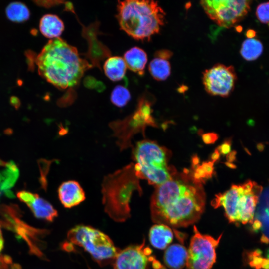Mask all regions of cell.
<instances>
[{
    "mask_svg": "<svg viewBox=\"0 0 269 269\" xmlns=\"http://www.w3.org/2000/svg\"><path fill=\"white\" fill-rule=\"evenodd\" d=\"M116 17L121 29L128 35L143 40L159 32L165 13L157 1L127 0L118 2Z\"/></svg>",
    "mask_w": 269,
    "mask_h": 269,
    "instance_id": "4",
    "label": "cell"
},
{
    "mask_svg": "<svg viewBox=\"0 0 269 269\" xmlns=\"http://www.w3.org/2000/svg\"><path fill=\"white\" fill-rule=\"evenodd\" d=\"M267 257H268V266L267 268V269H269V249H268L267 251Z\"/></svg>",
    "mask_w": 269,
    "mask_h": 269,
    "instance_id": "33",
    "label": "cell"
},
{
    "mask_svg": "<svg viewBox=\"0 0 269 269\" xmlns=\"http://www.w3.org/2000/svg\"><path fill=\"white\" fill-rule=\"evenodd\" d=\"M262 190L261 186L249 180L216 195L211 205L215 208L223 207L230 223L245 224L253 220Z\"/></svg>",
    "mask_w": 269,
    "mask_h": 269,
    "instance_id": "6",
    "label": "cell"
},
{
    "mask_svg": "<svg viewBox=\"0 0 269 269\" xmlns=\"http://www.w3.org/2000/svg\"><path fill=\"white\" fill-rule=\"evenodd\" d=\"M132 148V158L139 179H145L156 186L170 180L177 172L168 165L170 152L155 141L142 140Z\"/></svg>",
    "mask_w": 269,
    "mask_h": 269,
    "instance_id": "5",
    "label": "cell"
},
{
    "mask_svg": "<svg viewBox=\"0 0 269 269\" xmlns=\"http://www.w3.org/2000/svg\"><path fill=\"white\" fill-rule=\"evenodd\" d=\"M67 238L71 244L83 248L101 267L113 263L120 250L108 235L88 225H78L72 228Z\"/></svg>",
    "mask_w": 269,
    "mask_h": 269,
    "instance_id": "7",
    "label": "cell"
},
{
    "mask_svg": "<svg viewBox=\"0 0 269 269\" xmlns=\"http://www.w3.org/2000/svg\"><path fill=\"white\" fill-rule=\"evenodd\" d=\"M7 18L14 22L20 23L29 19L30 13L27 6L21 2H13L5 9Z\"/></svg>",
    "mask_w": 269,
    "mask_h": 269,
    "instance_id": "22",
    "label": "cell"
},
{
    "mask_svg": "<svg viewBox=\"0 0 269 269\" xmlns=\"http://www.w3.org/2000/svg\"><path fill=\"white\" fill-rule=\"evenodd\" d=\"M236 79L233 66L217 64L204 71L202 81L205 90L210 95L227 97L234 89Z\"/></svg>",
    "mask_w": 269,
    "mask_h": 269,
    "instance_id": "13",
    "label": "cell"
},
{
    "mask_svg": "<svg viewBox=\"0 0 269 269\" xmlns=\"http://www.w3.org/2000/svg\"><path fill=\"white\" fill-rule=\"evenodd\" d=\"M123 59L127 68L139 75L143 74L147 56L143 49L138 47L131 48L125 53Z\"/></svg>",
    "mask_w": 269,
    "mask_h": 269,
    "instance_id": "18",
    "label": "cell"
},
{
    "mask_svg": "<svg viewBox=\"0 0 269 269\" xmlns=\"http://www.w3.org/2000/svg\"><path fill=\"white\" fill-rule=\"evenodd\" d=\"M4 240L2 236V234L0 227V252L1 251L3 248Z\"/></svg>",
    "mask_w": 269,
    "mask_h": 269,
    "instance_id": "32",
    "label": "cell"
},
{
    "mask_svg": "<svg viewBox=\"0 0 269 269\" xmlns=\"http://www.w3.org/2000/svg\"><path fill=\"white\" fill-rule=\"evenodd\" d=\"M220 153L216 149L212 155V160L213 162H215L219 157Z\"/></svg>",
    "mask_w": 269,
    "mask_h": 269,
    "instance_id": "31",
    "label": "cell"
},
{
    "mask_svg": "<svg viewBox=\"0 0 269 269\" xmlns=\"http://www.w3.org/2000/svg\"><path fill=\"white\" fill-rule=\"evenodd\" d=\"M218 137V135L214 133H206L202 136L203 140L206 144L214 143Z\"/></svg>",
    "mask_w": 269,
    "mask_h": 269,
    "instance_id": "28",
    "label": "cell"
},
{
    "mask_svg": "<svg viewBox=\"0 0 269 269\" xmlns=\"http://www.w3.org/2000/svg\"><path fill=\"white\" fill-rule=\"evenodd\" d=\"M151 113V104L142 100L139 102L136 111L131 115L123 120L112 121L109 124L121 151L132 148L133 136L138 133H144L146 126H155Z\"/></svg>",
    "mask_w": 269,
    "mask_h": 269,
    "instance_id": "9",
    "label": "cell"
},
{
    "mask_svg": "<svg viewBox=\"0 0 269 269\" xmlns=\"http://www.w3.org/2000/svg\"><path fill=\"white\" fill-rule=\"evenodd\" d=\"M64 29L63 21L56 15H44L40 20V31L47 38L52 39L59 37Z\"/></svg>",
    "mask_w": 269,
    "mask_h": 269,
    "instance_id": "19",
    "label": "cell"
},
{
    "mask_svg": "<svg viewBox=\"0 0 269 269\" xmlns=\"http://www.w3.org/2000/svg\"><path fill=\"white\" fill-rule=\"evenodd\" d=\"M39 75L60 89L76 85L92 67L77 48L60 37L50 39L36 57Z\"/></svg>",
    "mask_w": 269,
    "mask_h": 269,
    "instance_id": "2",
    "label": "cell"
},
{
    "mask_svg": "<svg viewBox=\"0 0 269 269\" xmlns=\"http://www.w3.org/2000/svg\"><path fill=\"white\" fill-rule=\"evenodd\" d=\"M230 143L227 141L221 145L217 150L219 153L226 154L230 151Z\"/></svg>",
    "mask_w": 269,
    "mask_h": 269,
    "instance_id": "30",
    "label": "cell"
},
{
    "mask_svg": "<svg viewBox=\"0 0 269 269\" xmlns=\"http://www.w3.org/2000/svg\"><path fill=\"white\" fill-rule=\"evenodd\" d=\"M205 202L202 183L194 179L192 172H177L156 186L150 203L151 219L169 227H187L199 220Z\"/></svg>",
    "mask_w": 269,
    "mask_h": 269,
    "instance_id": "1",
    "label": "cell"
},
{
    "mask_svg": "<svg viewBox=\"0 0 269 269\" xmlns=\"http://www.w3.org/2000/svg\"><path fill=\"white\" fill-rule=\"evenodd\" d=\"M172 53L168 50H161L155 53V57L168 60L171 56Z\"/></svg>",
    "mask_w": 269,
    "mask_h": 269,
    "instance_id": "29",
    "label": "cell"
},
{
    "mask_svg": "<svg viewBox=\"0 0 269 269\" xmlns=\"http://www.w3.org/2000/svg\"><path fill=\"white\" fill-rule=\"evenodd\" d=\"M131 99V94L127 88L121 86H116L112 90L110 100L112 104L118 107H123Z\"/></svg>",
    "mask_w": 269,
    "mask_h": 269,
    "instance_id": "24",
    "label": "cell"
},
{
    "mask_svg": "<svg viewBox=\"0 0 269 269\" xmlns=\"http://www.w3.org/2000/svg\"><path fill=\"white\" fill-rule=\"evenodd\" d=\"M214 163L209 161L204 162L199 166L194 165L195 167H194V171H192L194 179L203 183L204 180L210 178L213 172Z\"/></svg>",
    "mask_w": 269,
    "mask_h": 269,
    "instance_id": "25",
    "label": "cell"
},
{
    "mask_svg": "<svg viewBox=\"0 0 269 269\" xmlns=\"http://www.w3.org/2000/svg\"><path fill=\"white\" fill-rule=\"evenodd\" d=\"M149 239L154 247L161 250L164 249L173 240V231L167 225L156 224L150 228Z\"/></svg>",
    "mask_w": 269,
    "mask_h": 269,
    "instance_id": "17",
    "label": "cell"
},
{
    "mask_svg": "<svg viewBox=\"0 0 269 269\" xmlns=\"http://www.w3.org/2000/svg\"><path fill=\"white\" fill-rule=\"evenodd\" d=\"M188 249L186 269H212L216 260V249L222 235L217 238L201 234L195 225Z\"/></svg>",
    "mask_w": 269,
    "mask_h": 269,
    "instance_id": "10",
    "label": "cell"
},
{
    "mask_svg": "<svg viewBox=\"0 0 269 269\" xmlns=\"http://www.w3.org/2000/svg\"><path fill=\"white\" fill-rule=\"evenodd\" d=\"M18 199L29 208L34 216L39 219L52 222L58 216V212L47 200L38 194L22 190L17 193Z\"/></svg>",
    "mask_w": 269,
    "mask_h": 269,
    "instance_id": "14",
    "label": "cell"
},
{
    "mask_svg": "<svg viewBox=\"0 0 269 269\" xmlns=\"http://www.w3.org/2000/svg\"><path fill=\"white\" fill-rule=\"evenodd\" d=\"M0 215L2 217L0 227L13 231L18 238L24 240L31 254L45 259L41 250L44 244L41 239L48 234V230L31 227L23 221L20 210L15 205H0Z\"/></svg>",
    "mask_w": 269,
    "mask_h": 269,
    "instance_id": "8",
    "label": "cell"
},
{
    "mask_svg": "<svg viewBox=\"0 0 269 269\" xmlns=\"http://www.w3.org/2000/svg\"><path fill=\"white\" fill-rule=\"evenodd\" d=\"M127 66L124 59L119 56H112L104 63L103 69L106 76L113 81H118L125 75Z\"/></svg>",
    "mask_w": 269,
    "mask_h": 269,
    "instance_id": "20",
    "label": "cell"
},
{
    "mask_svg": "<svg viewBox=\"0 0 269 269\" xmlns=\"http://www.w3.org/2000/svg\"><path fill=\"white\" fill-rule=\"evenodd\" d=\"M256 14L261 22L269 26V2L259 4L257 8Z\"/></svg>",
    "mask_w": 269,
    "mask_h": 269,
    "instance_id": "26",
    "label": "cell"
},
{
    "mask_svg": "<svg viewBox=\"0 0 269 269\" xmlns=\"http://www.w3.org/2000/svg\"><path fill=\"white\" fill-rule=\"evenodd\" d=\"M251 2L245 0H207L200 3L211 20L220 26L230 28L247 15Z\"/></svg>",
    "mask_w": 269,
    "mask_h": 269,
    "instance_id": "11",
    "label": "cell"
},
{
    "mask_svg": "<svg viewBox=\"0 0 269 269\" xmlns=\"http://www.w3.org/2000/svg\"><path fill=\"white\" fill-rule=\"evenodd\" d=\"M187 254V250L183 245L172 244L166 248L164 252V263L171 269H181L186 266Z\"/></svg>",
    "mask_w": 269,
    "mask_h": 269,
    "instance_id": "16",
    "label": "cell"
},
{
    "mask_svg": "<svg viewBox=\"0 0 269 269\" xmlns=\"http://www.w3.org/2000/svg\"><path fill=\"white\" fill-rule=\"evenodd\" d=\"M59 199L66 208H71L83 202L85 193L78 182L68 180L62 182L58 189Z\"/></svg>",
    "mask_w": 269,
    "mask_h": 269,
    "instance_id": "15",
    "label": "cell"
},
{
    "mask_svg": "<svg viewBox=\"0 0 269 269\" xmlns=\"http://www.w3.org/2000/svg\"><path fill=\"white\" fill-rule=\"evenodd\" d=\"M263 51V45L258 39L250 38L245 40L241 46L240 54L243 58L248 61L256 59Z\"/></svg>",
    "mask_w": 269,
    "mask_h": 269,
    "instance_id": "23",
    "label": "cell"
},
{
    "mask_svg": "<svg viewBox=\"0 0 269 269\" xmlns=\"http://www.w3.org/2000/svg\"><path fill=\"white\" fill-rule=\"evenodd\" d=\"M152 253L151 248L145 246L144 239L139 245L120 249L112 263L113 269H146L151 262L155 269H165Z\"/></svg>",
    "mask_w": 269,
    "mask_h": 269,
    "instance_id": "12",
    "label": "cell"
},
{
    "mask_svg": "<svg viewBox=\"0 0 269 269\" xmlns=\"http://www.w3.org/2000/svg\"><path fill=\"white\" fill-rule=\"evenodd\" d=\"M149 70L154 79L163 81L170 75V64L168 60L155 57L149 64Z\"/></svg>",
    "mask_w": 269,
    "mask_h": 269,
    "instance_id": "21",
    "label": "cell"
},
{
    "mask_svg": "<svg viewBox=\"0 0 269 269\" xmlns=\"http://www.w3.org/2000/svg\"><path fill=\"white\" fill-rule=\"evenodd\" d=\"M135 191L142 193L134 163L105 176L101 185L105 212L116 222L127 220L131 216L130 203Z\"/></svg>",
    "mask_w": 269,
    "mask_h": 269,
    "instance_id": "3",
    "label": "cell"
},
{
    "mask_svg": "<svg viewBox=\"0 0 269 269\" xmlns=\"http://www.w3.org/2000/svg\"><path fill=\"white\" fill-rule=\"evenodd\" d=\"M19 265L13 262L8 255H0V269H20Z\"/></svg>",
    "mask_w": 269,
    "mask_h": 269,
    "instance_id": "27",
    "label": "cell"
}]
</instances>
